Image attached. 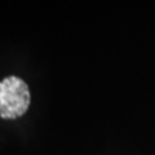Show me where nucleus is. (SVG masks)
I'll use <instances>...</instances> for the list:
<instances>
[{
  "mask_svg": "<svg viewBox=\"0 0 155 155\" xmlns=\"http://www.w3.org/2000/svg\"><path fill=\"white\" fill-rule=\"evenodd\" d=\"M30 106V91L21 78L8 76L0 81V116L16 119Z\"/></svg>",
  "mask_w": 155,
  "mask_h": 155,
  "instance_id": "f257e3e1",
  "label": "nucleus"
}]
</instances>
